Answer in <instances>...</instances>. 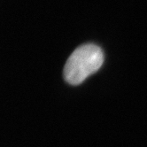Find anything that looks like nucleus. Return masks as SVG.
Returning <instances> with one entry per match:
<instances>
[{
  "mask_svg": "<svg viewBox=\"0 0 147 147\" xmlns=\"http://www.w3.org/2000/svg\"><path fill=\"white\" fill-rule=\"evenodd\" d=\"M102 49L93 44L83 45L74 51L66 62L63 71L65 81L78 85L96 73L104 63Z\"/></svg>",
  "mask_w": 147,
  "mask_h": 147,
  "instance_id": "nucleus-1",
  "label": "nucleus"
}]
</instances>
